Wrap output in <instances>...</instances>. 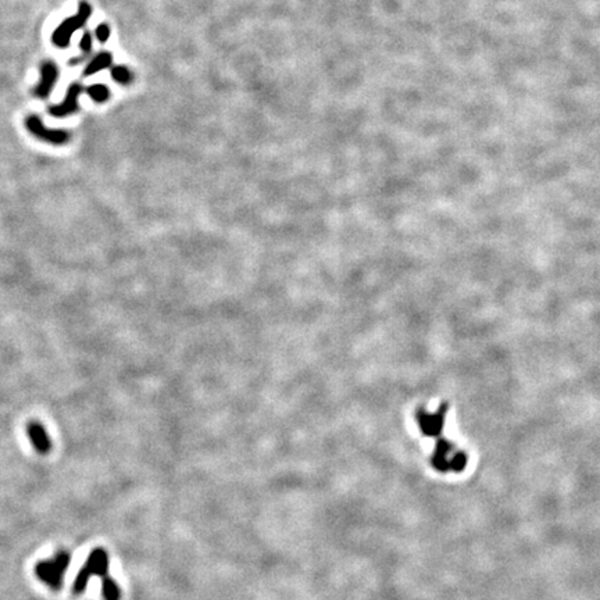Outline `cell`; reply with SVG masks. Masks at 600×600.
<instances>
[{"label":"cell","mask_w":600,"mask_h":600,"mask_svg":"<svg viewBox=\"0 0 600 600\" xmlns=\"http://www.w3.org/2000/svg\"><path fill=\"white\" fill-rule=\"evenodd\" d=\"M71 565V553L68 550H59L52 559L39 562L35 567L36 577L53 591H59L63 587L65 575Z\"/></svg>","instance_id":"cell-1"},{"label":"cell","mask_w":600,"mask_h":600,"mask_svg":"<svg viewBox=\"0 0 600 600\" xmlns=\"http://www.w3.org/2000/svg\"><path fill=\"white\" fill-rule=\"evenodd\" d=\"M94 575L99 577L100 579H104V578L109 577V555L104 549H100V548L95 549L89 555L87 563L78 572V575L74 581V585H72V592L75 595L82 594L87 589V587H88V584H89V581Z\"/></svg>","instance_id":"cell-2"},{"label":"cell","mask_w":600,"mask_h":600,"mask_svg":"<svg viewBox=\"0 0 600 600\" xmlns=\"http://www.w3.org/2000/svg\"><path fill=\"white\" fill-rule=\"evenodd\" d=\"M92 16V6L85 1L81 0L78 4V11L75 16L68 17L66 18L52 35V42L55 46L60 48V49H66L71 43V38L75 33V31L81 30L85 23L91 18Z\"/></svg>","instance_id":"cell-3"},{"label":"cell","mask_w":600,"mask_h":600,"mask_svg":"<svg viewBox=\"0 0 600 600\" xmlns=\"http://www.w3.org/2000/svg\"><path fill=\"white\" fill-rule=\"evenodd\" d=\"M26 127L39 140L52 143L55 146L66 145L67 142H70V139H71V133L66 130H52V128L45 127L42 120L35 114L30 116L26 120Z\"/></svg>","instance_id":"cell-4"},{"label":"cell","mask_w":600,"mask_h":600,"mask_svg":"<svg viewBox=\"0 0 600 600\" xmlns=\"http://www.w3.org/2000/svg\"><path fill=\"white\" fill-rule=\"evenodd\" d=\"M59 79V67L53 62L48 60L43 62L40 66V79L36 88L33 89V95L39 99H48L53 92L55 85Z\"/></svg>","instance_id":"cell-5"},{"label":"cell","mask_w":600,"mask_h":600,"mask_svg":"<svg viewBox=\"0 0 600 600\" xmlns=\"http://www.w3.org/2000/svg\"><path fill=\"white\" fill-rule=\"evenodd\" d=\"M82 92H84V87L79 82H74L67 89L65 100L62 103H59V104H55V106H50L49 107V114L53 116V117H57V118H62V117H67V116L74 114L79 109L78 99H79V95Z\"/></svg>","instance_id":"cell-6"},{"label":"cell","mask_w":600,"mask_h":600,"mask_svg":"<svg viewBox=\"0 0 600 600\" xmlns=\"http://www.w3.org/2000/svg\"><path fill=\"white\" fill-rule=\"evenodd\" d=\"M27 436H28L33 449L38 453L46 455V453L50 452L52 439H50L48 430L45 428L43 424H40L39 421H31L27 426Z\"/></svg>","instance_id":"cell-7"},{"label":"cell","mask_w":600,"mask_h":600,"mask_svg":"<svg viewBox=\"0 0 600 600\" xmlns=\"http://www.w3.org/2000/svg\"><path fill=\"white\" fill-rule=\"evenodd\" d=\"M446 411H448V404H442L440 409L438 410V413H435V414H428L424 410L420 411L418 413V423H420L421 431L426 435L436 436L443 428Z\"/></svg>","instance_id":"cell-8"},{"label":"cell","mask_w":600,"mask_h":600,"mask_svg":"<svg viewBox=\"0 0 600 600\" xmlns=\"http://www.w3.org/2000/svg\"><path fill=\"white\" fill-rule=\"evenodd\" d=\"M113 65V55L109 52H100L96 56H94L91 59V62L88 63V66L85 67L84 70V75L89 77L94 75L96 72H100Z\"/></svg>","instance_id":"cell-9"},{"label":"cell","mask_w":600,"mask_h":600,"mask_svg":"<svg viewBox=\"0 0 600 600\" xmlns=\"http://www.w3.org/2000/svg\"><path fill=\"white\" fill-rule=\"evenodd\" d=\"M101 596L104 600L121 599V591L118 584L113 579V577H107L101 579Z\"/></svg>","instance_id":"cell-10"},{"label":"cell","mask_w":600,"mask_h":600,"mask_svg":"<svg viewBox=\"0 0 600 600\" xmlns=\"http://www.w3.org/2000/svg\"><path fill=\"white\" fill-rule=\"evenodd\" d=\"M87 94L91 99L96 101V103H104L106 100L110 98L109 88L106 85H101V84H95V85L88 87Z\"/></svg>","instance_id":"cell-11"},{"label":"cell","mask_w":600,"mask_h":600,"mask_svg":"<svg viewBox=\"0 0 600 600\" xmlns=\"http://www.w3.org/2000/svg\"><path fill=\"white\" fill-rule=\"evenodd\" d=\"M110 72H111V78L121 85H128L133 81V74L126 66L111 67Z\"/></svg>","instance_id":"cell-12"},{"label":"cell","mask_w":600,"mask_h":600,"mask_svg":"<svg viewBox=\"0 0 600 600\" xmlns=\"http://www.w3.org/2000/svg\"><path fill=\"white\" fill-rule=\"evenodd\" d=\"M467 462H468V457H467L466 453L459 452L452 457V460L449 462V467H452V470H455V471H463L465 467L467 466Z\"/></svg>","instance_id":"cell-13"},{"label":"cell","mask_w":600,"mask_h":600,"mask_svg":"<svg viewBox=\"0 0 600 600\" xmlns=\"http://www.w3.org/2000/svg\"><path fill=\"white\" fill-rule=\"evenodd\" d=\"M79 48H81L82 55L87 56V57H89V55L92 52V33H89V31H85L84 35H82L81 42H79Z\"/></svg>","instance_id":"cell-14"},{"label":"cell","mask_w":600,"mask_h":600,"mask_svg":"<svg viewBox=\"0 0 600 600\" xmlns=\"http://www.w3.org/2000/svg\"><path fill=\"white\" fill-rule=\"evenodd\" d=\"M95 36L100 43H104L110 38V27L107 24H100L95 30Z\"/></svg>","instance_id":"cell-15"}]
</instances>
